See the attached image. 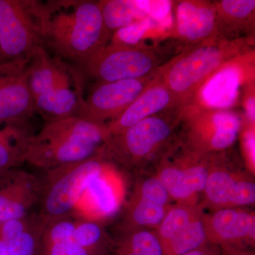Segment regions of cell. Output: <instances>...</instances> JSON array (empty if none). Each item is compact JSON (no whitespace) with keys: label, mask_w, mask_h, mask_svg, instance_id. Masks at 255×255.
<instances>
[{"label":"cell","mask_w":255,"mask_h":255,"mask_svg":"<svg viewBox=\"0 0 255 255\" xmlns=\"http://www.w3.org/2000/svg\"><path fill=\"white\" fill-rule=\"evenodd\" d=\"M251 51L225 64L208 79L199 90H202L206 94H202V97L205 99L202 100L204 105L199 107L228 110V108L236 104L239 88L243 85L242 82H254L245 78L246 76L243 72L245 69L241 66Z\"/></svg>","instance_id":"14"},{"label":"cell","mask_w":255,"mask_h":255,"mask_svg":"<svg viewBox=\"0 0 255 255\" xmlns=\"http://www.w3.org/2000/svg\"><path fill=\"white\" fill-rule=\"evenodd\" d=\"M155 26L149 18H143L126 27L120 28L112 35V44L122 46H140L139 43L145 38L147 32Z\"/></svg>","instance_id":"29"},{"label":"cell","mask_w":255,"mask_h":255,"mask_svg":"<svg viewBox=\"0 0 255 255\" xmlns=\"http://www.w3.org/2000/svg\"><path fill=\"white\" fill-rule=\"evenodd\" d=\"M30 60L0 63V124L28 122L36 113L28 82Z\"/></svg>","instance_id":"10"},{"label":"cell","mask_w":255,"mask_h":255,"mask_svg":"<svg viewBox=\"0 0 255 255\" xmlns=\"http://www.w3.org/2000/svg\"><path fill=\"white\" fill-rule=\"evenodd\" d=\"M208 241L236 243L243 240H255V215L233 208L218 209L203 218Z\"/></svg>","instance_id":"16"},{"label":"cell","mask_w":255,"mask_h":255,"mask_svg":"<svg viewBox=\"0 0 255 255\" xmlns=\"http://www.w3.org/2000/svg\"><path fill=\"white\" fill-rule=\"evenodd\" d=\"M38 11L43 44L62 58L85 65L112 36L104 23L100 1H38Z\"/></svg>","instance_id":"1"},{"label":"cell","mask_w":255,"mask_h":255,"mask_svg":"<svg viewBox=\"0 0 255 255\" xmlns=\"http://www.w3.org/2000/svg\"><path fill=\"white\" fill-rule=\"evenodd\" d=\"M78 73L58 60H53L43 47L33 53L28 68V82L33 100L38 96L71 81Z\"/></svg>","instance_id":"19"},{"label":"cell","mask_w":255,"mask_h":255,"mask_svg":"<svg viewBox=\"0 0 255 255\" xmlns=\"http://www.w3.org/2000/svg\"><path fill=\"white\" fill-rule=\"evenodd\" d=\"M160 68L140 78L98 82L84 99L77 116L101 125L112 123L158 76Z\"/></svg>","instance_id":"9"},{"label":"cell","mask_w":255,"mask_h":255,"mask_svg":"<svg viewBox=\"0 0 255 255\" xmlns=\"http://www.w3.org/2000/svg\"><path fill=\"white\" fill-rule=\"evenodd\" d=\"M72 241L89 251L105 255L107 243L105 232L100 225L95 221L78 218Z\"/></svg>","instance_id":"26"},{"label":"cell","mask_w":255,"mask_h":255,"mask_svg":"<svg viewBox=\"0 0 255 255\" xmlns=\"http://www.w3.org/2000/svg\"><path fill=\"white\" fill-rule=\"evenodd\" d=\"M83 80L78 73L68 83L34 99L35 110L45 122L77 116L83 103Z\"/></svg>","instance_id":"18"},{"label":"cell","mask_w":255,"mask_h":255,"mask_svg":"<svg viewBox=\"0 0 255 255\" xmlns=\"http://www.w3.org/2000/svg\"><path fill=\"white\" fill-rule=\"evenodd\" d=\"M183 255H217L216 252L213 251L212 248H210L209 247L205 246L201 247L198 249L194 250L189 252V253H186Z\"/></svg>","instance_id":"34"},{"label":"cell","mask_w":255,"mask_h":255,"mask_svg":"<svg viewBox=\"0 0 255 255\" xmlns=\"http://www.w3.org/2000/svg\"><path fill=\"white\" fill-rule=\"evenodd\" d=\"M105 159L97 155L46 170L37 213L45 227L73 214L89 184L105 170Z\"/></svg>","instance_id":"4"},{"label":"cell","mask_w":255,"mask_h":255,"mask_svg":"<svg viewBox=\"0 0 255 255\" xmlns=\"http://www.w3.org/2000/svg\"><path fill=\"white\" fill-rule=\"evenodd\" d=\"M37 255H104L79 246L71 240L55 243H41Z\"/></svg>","instance_id":"31"},{"label":"cell","mask_w":255,"mask_h":255,"mask_svg":"<svg viewBox=\"0 0 255 255\" xmlns=\"http://www.w3.org/2000/svg\"><path fill=\"white\" fill-rule=\"evenodd\" d=\"M2 61H4V60L3 59L2 57H1V53H0V63Z\"/></svg>","instance_id":"35"},{"label":"cell","mask_w":255,"mask_h":255,"mask_svg":"<svg viewBox=\"0 0 255 255\" xmlns=\"http://www.w3.org/2000/svg\"><path fill=\"white\" fill-rule=\"evenodd\" d=\"M109 137L107 125L78 116L45 122L31 137L26 162L46 171L85 160L100 155Z\"/></svg>","instance_id":"2"},{"label":"cell","mask_w":255,"mask_h":255,"mask_svg":"<svg viewBox=\"0 0 255 255\" xmlns=\"http://www.w3.org/2000/svg\"><path fill=\"white\" fill-rule=\"evenodd\" d=\"M176 107H179L159 72L145 91L118 118L107 124L109 135H116L143 119Z\"/></svg>","instance_id":"13"},{"label":"cell","mask_w":255,"mask_h":255,"mask_svg":"<svg viewBox=\"0 0 255 255\" xmlns=\"http://www.w3.org/2000/svg\"><path fill=\"white\" fill-rule=\"evenodd\" d=\"M213 3L216 11L217 37L228 40L253 37L255 0H221Z\"/></svg>","instance_id":"17"},{"label":"cell","mask_w":255,"mask_h":255,"mask_svg":"<svg viewBox=\"0 0 255 255\" xmlns=\"http://www.w3.org/2000/svg\"><path fill=\"white\" fill-rule=\"evenodd\" d=\"M207 235L203 218L193 221L163 248V255H183L205 246Z\"/></svg>","instance_id":"25"},{"label":"cell","mask_w":255,"mask_h":255,"mask_svg":"<svg viewBox=\"0 0 255 255\" xmlns=\"http://www.w3.org/2000/svg\"><path fill=\"white\" fill-rule=\"evenodd\" d=\"M166 206L153 198L138 194V197L130 203L124 220V228L128 231L137 226H158L167 212Z\"/></svg>","instance_id":"23"},{"label":"cell","mask_w":255,"mask_h":255,"mask_svg":"<svg viewBox=\"0 0 255 255\" xmlns=\"http://www.w3.org/2000/svg\"><path fill=\"white\" fill-rule=\"evenodd\" d=\"M201 217V210L195 205H180L166 213L158 225L157 236L162 249L181 231L196 219Z\"/></svg>","instance_id":"24"},{"label":"cell","mask_w":255,"mask_h":255,"mask_svg":"<svg viewBox=\"0 0 255 255\" xmlns=\"http://www.w3.org/2000/svg\"><path fill=\"white\" fill-rule=\"evenodd\" d=\"M1 176H2V175H0V178H1Z\"/></svg>","instance_id":"36"},{"label":"cell","mask_w":255,"mask_h":255,"mask_svg":"<svg viewBox=\"0 0 255 255\" xmlns=\"http://www.w3.org/2000/svg\"><path fill=\"white\" fill-rule=\"evenodd\" d=\"M117 248L131 251L136 255H163V249L157 235L149 231L130 232Z\"/></svg>","instance_id":"28"},{"label":"cell","mask_w":255,"mask_h":255,"mask_svg":"<svg viewBox=\"0 0 255 255\" xmlns=\"http://www.w3.org/2000/svg\"><path fill=\"white\" fill-rule=\"evenodd\" d=\"M99 1L105 27L112 36L120 28L147 18L135 1L104 0Z\"/></svg>","instance_id":"22"},{"label":"cell","mask_w":255,"mask_h":255,"mask_svg":"<svg viewBox=\"0 0 255 255\" xmlns=\"http://www.w3.org/2000/svg\"><path fill=\"white\" fill-rule=\"evenodd\" d=\"M174 23L171 38L188 48L217 36L216 11L213 1H174Z\"/></svg>","instance_id":"11"},{"label":"cell","mask_w":255,"mask_h":255,"mask_svg":"<svg viewBox=\"0 0 255 255\" xmlns=\"http://www.w3.org/2000/svg\"><path fill=\"white\" fill-rule=\"evenodd\" d=\"M43 225H39L11 239L0 240V255H37Z\"/></svg>","instance_id":"27"},{"label":"cell","mask_w":255,"mask_h":255,"mask_svg":"<svg viewBox=\"0 0 255 255\" xmlns=\"http://www.w3.org/2000/svg\"><path fill=\"white\" fill-rule=\"evenodd\" d=\"M41 179L12 169L0 178V223L29 214L39 201Z\"/></svg>","instance_id":"12"},{"label":"cell","mask_w":255,"mask_h":255,"mask_svg":"<svg viewBox=\"0 0 255 255\" xmlns=\"http://www.w3.org/2000/svg\"><path fill=\"white\" fill-rule=\"evenodd\" d=\"M253 37L235 40L214 37L183 50L161 66V78L178 106L187 107L213 74L225 64L253 50Z\"/></svg>","instance_id":"3"},{"label":"cell","mask_w":255,"mask_h":255,"mask_svg":"<svg viewBox=\"0 0 255 255\" xmlns=\"http://www.w3.org/2000/svg\"><path fill=\"white\" fill-rule=\"evenodd\" d=\"M204 192L206 202L219 209L251 205L255 201L254 182L223 169H212Z\"/></svg>","instance_id":"15"},{"label":"cell","mask_w":255,"mask_h":255,"mask_svg":"<svg viewBox=\"0 0 255 255\" xmlns=\"http://www.w3.org/2000/svg\"><path fill=\"white\" fill-rule=\"evenodd\" d=\"M161 62L153 48L111 43L92 55L85 66L90 77L106 82L142 78L159 68Z\"/></svg>","instance_id":"8"},{"label":"cell","mask_w":255,"mask_h":255,"mask_svg":"<svg viewBox=\"0 0 255 255\" xmlns=\"http://www.w3.org/2000/svg\"><path fill=\"white\" fill-rule=\"evenodd\" d=\"M105 172L90 182L72 215L92 221L98 215L109 216L117 212L119 199Z\"/></svg>","instance_id":"21"},{"label":"cell","mask_w":255,"mask_h":255,"mask_svg":"<svg viewBox=\"0 0 255 255\" xmlns=\"http://www.w3.org/2000/svg\"><path fill=\"white\" fill-rule=\"evenodd\" d=\"M137 6L145 13L147 18L160 26H169L172 23L174 1H135Z\"/></svg>","instance_id":"30"},{"label":"cell","mask_w":255,"mask_h":255,"mask_svg":"<svg viewBox=\"0 0 255 255\" xmlns=\"http://www.w3.org/2000/svg\"><path fill=\"white\" fill-rule=\"evenodd\" d=\"M43 46L38 1L0 0V53L3 59H30Z\"/></svg>","instance_id":"7"},{"label":"cell","mask_w":255,"mask_h":255,"mask_svg":"<svg viewBox=\"0 0 255 255\" xmlns=\"http://www.w3.org/2000/svg\"><path fill=\"white\" fill-rule=\"evenodd\" d=\"M28 122L0 124V175L26 162L33 134Z\"/></svg>","instance_id":"20"},{"label":"cell","mask_w":255,"mask_h":255,"mask_svg":"<svg viewBox=\"0 0 255 255\" xmlns=\"http://www.w3.org/2000/svg\"><path fill=\"white\" fill-rule=\"evenodd\" d=\"M184 124L187 150L200 155L229 148L239 136L243 119L234 111L214 110L188 105Z\"/></svg>","instance_id":"6"},{"label":"cell","mask_w":255,"mask_h":255,"mask_svg":"<svg viewBox=\"0 0 255 255\" xmlns=\"http://www.w3.org/2000/svg\"><path fill=\"white\" fill-rule=\"evenodd\" d=\"M255 83L252 82L246 87V94L244 97V109L246 111V118L249 125L255 127Z\"/></svg>","instance_id":"32"},{"label":"cell","mask_w":255,"mask_h":255,"mask_svg":"<svg viewBox=\"0 0 255 255\" xmlns=\"http://www.w3.org/2000/svg\"><path fill=\"white\" fill-rule=\"evenodd\" d=\"M255 127L250 126V128L245 132L243 144H244L247 159L253 169H255Z\"/></svg>","instance_id":"33"},{"label":"cell","mask_w":255,"mask_h":255,"mask_svg":"<svg viewBox=\"0 0 255 255\" xmlns=\"http://www.w3.org/2000/svg\"><path fill=\"white\" fill-rule=\"evenodd\" d=\"M185 109L179 107L164 111L110 135L100 155L127 166L150 158L167 142Z\"/></svg>","instance_id":"5"}]
</instances>
